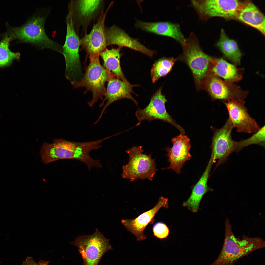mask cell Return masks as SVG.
Masks as SVG:
<instances>
[{
    "mask_svg": "<svg viewBox=\"0 0 265 265\" xmlns=\"http://www.w3.org/2000/svg\"><path fill=\"white\" fill-rule=\"evenodd\" d=\"M98 148V144L96 141L77 142L57 139L52 143H44L40 154L45 164L60 159H72L81 161L89 167L94 160L90 156L89 153Z\"/></svg>",
    "mask_w": 265,
    "mask_h": 265,
    "instance_id": "6da1fadb",
    "label": "cell"
},
{
    "mask_svg": "<svg viewBox=\"0 0 265 265\" xmlns=\"http://www.w3.org/2000/svg\"><path fill=\"white\" fill-rule=\"evenodd\" d=\"M225 227L222 248L217 258L211 265H234L240 258L265 247V241L261 238H250L245 236L241 239L236 238L227 218L225 222Z\"/></svg>",
    "mask_w": 265,
    "mask_h": 265,
    "instance_id": "7a4b0ae2",
    "label": "cell"
},
{
    "mask_svg": "<svg viewBox=\"0 0 265 265\" xmlns=\"http://www.w3.org/2000/svg\"><path fill=\"white\" fill-rule=\"evenodd\" d=\"M183 53L178 58L190 69L197 90L203 89L209 76L213 57L205 53L201 49L196 36L192 32L182 45Z\"/></svg>",
    "mask_w": 265,
    "mask_h": 265,
    "instance_id": "3957f363",
    "label": "cell"
},
{
    "mask_svg": "<svg viewBox=\"0 0 265 265\" xmlns=\"http://www.w3.org/2000/svg\"><path fill=\"white\" fill-rule=\"evenodd\" d=\"M46 17L33 16L25 23L10 30L11 39L29 43L40 49H52L62 54V47L50 39L45 32L44 25Z\"/></svg>",
    "mask_w": 265,
    "mask_h": 265,
    "instance_id": "277c9868",
    "label": "cell"
},
{
    "mask_svg": "<svg viewBox=\"0 0 265 265\" xmlns=\"http://www.w3.org/2000/svg\"><path fill=\"white\" fill-rule=\"evenodd\" d=\"M99 57L89 58L90 62L85 68V72L82 78L80 80L72 85L75 88L85 87L86 90L84 93L89 91L92 93V98L87 102L90 107H92L99 99H103L106 92L105 84L113 75L101 65Z\"/></svg>",
    "mask_w": 265,
    "mask_h": 265,
    "instance_id": "5b68a950",
    "label": "cell"
},
{
    "mask_svg": "<svg viewBox=\"0 0 265 265\" xmlns=\"http://www.w3.org/2000/svg\"><path fill=\"white\" fill-rule=\"evenodd\" d=\"M142 147L133 146L126 151L129 155V160L128 163L122 166L121 175L123 178L131 182L138 179L152 180L158 170L155 159L152 158L151 154L144 153Z\"/></svg>",
    "mask_w": 265,
    "mask_h": 265,
    "instance_id": "8992f818",
    "label": "cell"
},
{
    "mask_svg": "<svg viewBox=\"0 0 265 265\" xmlns=\"http://www.w3.org/2000/svg\"><path fill=\"white\" fill-rule=\"evenodd\" d=\"M66 35L62 46V54L66 64L65 76L72 85L78 81L79 78L82 75L79 54L80 39L74 28L71 18H66Z\"/></svg>",
    "mask_w": 265,
    "mask_h": 265,
    "instance_id": "52a82bcc",
    "label": "cell"
},
{
    "mask_svg": "<svg viewBox=\"0 0 265 265\" xmlns=\"http://www.w3.org/2000/svg\"><path fill=\"white\" fill-rule=\"evenodd\" d=\"M104 1L99 0H71L68 4L67 16L70 17L75 31L79 35L82 28L83 36L87 33L90 24L98 19L104 11Z\"/></svg>",
    "mask_w": 265,
    "mask_h": 265,
    "instance_id": "ba28073f",
    "label": "cell"
},
{
    "mask_svg": "<svg viewBox=\"0 0 265 265\" xmlns=\"http://www.w3.org/2000/svg\"><path fill=\"white\" fill-rule=\"evenodd\" d=\"M71 244L78 247L83 265H98L105 253L112 249L109 240L97 229L93 234L77 238Z\"/></svg>",
    "mask_w": 265,
    "mask_h": 265,
    "instance_id": "9c48e42d",
    "label": "cell"
},
{
    "mask_svg": "<svg viewBox=\"0 0 265 265\" xmlns=\"http://www.w3.org/2000/svg\"><path fill=\"white\" fill-rule=\"evenodd\" d=\"M191 4L200 18L206 20L213 17L236 19L242 3L236 0H192Z\"/></svg>",
    "mask_w": 265,
    "mask_h": 265,
    "instance_id": "30bf717a",
    "label": "cell"
},
{
    "mask_svg": "<svg viewBox=\"0 0 265 265\" xmlns=\"http://www.w3.org/2000/svg\"><path fill=\"white\" fill-rule=\"evenodd\" d=\"M111 2L106 10L103 11L93 24L90 32L84 34L80 39L81 50L86 52L85 63L88 57L99 56L101 53L107 48L105 32V23L107 14L112 6Z\"/></svg>",
    "mask_w": 265,
    "mask_h": 265,
    "instance_id": "8fae6325",
    "label": "cell"
},
{
    "mask_svg": "<svg viewBox=\"0 0 265 265\" xmlns=\"http://www.w3.org/2000/svg\"><path fill=\"white\" fill-rule=\"evenodd\" d=\"M203 89L208 92L212 99L222 100L224 101L232 100L244 101L248 93L233 83L213 75L208 77Z\"/></svg>",
    "mask_w": 265,
    "mask_h": 265,
    "instance_id": "7c38bea8",
    "label": "cell"
},
{
    "mask_svg": "<svg viewBox=\"0 0 265 265\" xmlns=\"http://www.w3.org/2000/svg\"><path fill=\"white\" fill-rule=\"evenodd\" d=\"M160 87L152 97L148 105L143 109L138 108L135 115L139 123L143 120L149 121L155 120H162L169 123L177 128L184 134L183 129L177 124L167 112L165 103L167 100L162 93Z\"/></svg>",
    "mask_w": 265,
    "mask_h": 265,
    "instance_id": "4fadbf2b",
    "label": "cell"
},
{
    "mask_svg": "<svg viewBox=\"0 0 265 265\" xmlns=\"http://www.w3.org/2000/svg\"><path fill=\"white\" fill-rule=\"evenodd\" d=\"M228 112V118L233 128L239 133H254L260 127L248 113L244 101L232 100L222 101Z\"/></svg>",
    "mask_w": 265,
    "mask_h": 265,
    "instance_id": "5bb4252c",
    "label": "cell"
},
{
    "mask_svg": "<svg viewBox=\"0 0 265 265\" xmlns=\"http://www.w3.org/2000/svg\"><path fill=\"white\" fill-rule=\"evenodd\" d=\"M233 128L228 118L221 128L212 127L214 135L211 145V156L214 162L218 160L220 164L226 160L228 156L235 151L236 141L232 136Z\"/></svg>",
    "mask_w": 265,
    "mask_h": 265,
    "instance_id": "9a60e30c",
    "label": "cell"
},
{
    "mask_svg": "<svg viewBox=\"0 0 265 265\" xmlns=\"http://www.w3.org/2000/svg\"><path fill=\"white\" fill-rule=\"evenodd\" d=\"M172 142L173 146L166 147L165 149L170 163L169 166L166 168L172 169L179 174L185 163L191 158L190 141L187 136L181 133L173 138Z\"/></svg>",
    "mask_w": 265,
    "mask_h": 265,
    "instance_id": "2e32d148",
    "label": "cell"
},
{
    "mask_svg": "<svg viewBox=\"0 0 265 265\" xmlns=\"http://www.w3.org/2000/svg\"><path fill=\"white\" fill-rule=\"evenodd\" d=\"M107 82L105 98L100 104V107L104 105L106 101V103L104 105L99 117L95 124L97 123L101 119L107 108L115 101L123 98H127L132 100L137 106L138 105L137 101L131 95L132 93H134L133 88L138 86V85L131 84L129 82L124 81L113 75Z\"/></svg>",
    "mask_w": 265,
    "mask_h": 265,
    "instance_id": "e0dca14e",
    "label": "cell"
},
{
    "mask_svg": "<svg viewBox=\"0 0 265 265\" xmlns=\"http://www.w3.org/2000/svg\"><path fill=\"white\" fill-rule=\"evenodd\" d=\"M168 198L160 197L157 203L153 208L135 218L122 219L121 223L128 231L136 236L137 240L145 239L146 236L144 233L145 228L148 224L154 222V217L160 208L168 207Z\"/></svg>",
    "mask_w": 265,
    "mask_h": 265,
    "instance_id": "ac0fdd59",
    "label": "cell"
},
{
    "mask_svg": "<svg viewBox=\"0 0 265 265\" xmlns=\"http://www.w3.org/2000/svg\"><path fill=\"white\" fill-rule=\"evenodd\" d=\"M105 32L107 46L116 45L121 48L127 47L150 57L152 56L155 53L154 51L147 48L137 40L131 37L115 25L110 27L105 26Z\"/></svg>",
    "mask_w": 265,
    "mask_h": 265,
    "instance_id": "d6986e66",
    "label": "cell"
},
{
    "mask_svg": "<svg viewBox=\"0 0 265 265\" xmlns=\"http://www.w3.org/2000/svg\"><path fill=\"white\" fill-rule=\"evenodd\" d=\"M135 26L146 31L172 38L181 45L186 40L181 31L179 25L177 24L168 22H148L138 20Z\"/></svg>",
    "mask_w": 265,
    "mask_h": 265,
    "instance_id": "ffe728a7",
    "label": "cell"
},
{
    "mask_svg": "<svg viewBox=\"0 0 265 265\" xmlns=\"http://www.w3.org/2000/svg\"><path fill=\"white\" fill-rule=\"evenodd\" d=\"M235 19L254 28L265 35V17L252 2H243Z\"/></svg>",
    "mask_w": 265,
    "mask_h": 265,
    "instance_id": "44dd1931",
    "label": "cell"
},
{
    "mask_svg": "<svg viewBox=\"0 0 265 265\" xmlns=\"http://www.w3.org/2000/svg\"><path fill=\"white\" fill-rule=\"evenodd\" d=\"M244 71L243 68H237L222 58L213 57L211 62L209 76H216L222 78L226 81L233 83L242 80Z\"/></svg>",
    "mask_w": 265,
    "mask_h": 265,
    "instance_id": "7402d4cb",
    "label": "cell"
},
{
    "mask_svg": "<svg viewBox=\"0 0 265 265\" xmlns=\"http://www.w3.org/2000/svg\"><path fill=\"white\" fill-rule=\"evenodd\" d=\"M214 162L211 157L207 167L199 180L195 185L191 195L183 205L193 212H197L201 200L204 194L210 190L207 185L212 165Z\"/></svg>",
    "mask_w": 265,
    "mask_h": 265,
    "instance_id": "603a6c76",
    "label": "cell"
},
{
    "mask_svg": "<svg viewBox=\"0 0 265 265\" xmlns=\"http://www.w3.org/2000/svg\"><path fill=\"white\" fill-rule=\"evenodd\" d=\"M121 48H107L100 53V56L103 62V66L112 74L119 78L123 81L128 82L125 78L121 70L120 59L122 55L120 53Z\"/></svg>",
    "mask_w": 265,
    "mask_h": 265,
    "instance_id": "cb8c5ba5",
    "label": "cell"
},
{
    "mask_svg": "<svg viewBox=\"0 0 265 265\" xmlns=\"http://www.w3.org/2000/svg\"><path fill=\"white\" fill-rule=\"evenodd\" d=\"M216 45L224 55L235 65L240 63L242 54L236 42L228 37L222 29Z\"/></svg>",
    "mask_w": 265,
    "mask_h": 265,
    "instance_id": "d4e9b609",
    "label": "cell"
},
{
    "mask_svg": "<svg viewBox=\"0 0 265 265\" xmlns=\"http://www.w3.org/2000/svg\"><path fill=\"white\" fill-rule=\"evenodd\" d=\"M177 60L173 57H164L156 61L151 71L152 83H155L159 78L166 76L170 72Z\"/></svg>",
    "mask_w": 265,
    "mask_h": 265,
    "instance_id": "484cf974",
    "label": "cell"
},
{
    "mask_svg": "<svg viewBox=\"0 0 265 265\" xmlns=\"http://www.w3.org/2000/svg\"><path fill=\"white\" fill-rule=\"evenodd\" d=\"M10 37L6 36L0 42V68L10 65L15 60L19 59V53L11 51L9 48Z\"/></svg>",
    "mask_w": 265,
    "mask_h": 265,
    "instance_id": "4316f807",
    "label": "cell"
},
{
    "mask_svg": "<svg viewBox=\"0 0 265 265\" xmlns=\"http://www.w3.org/2000/svg\"><path fill=\"white\" fill-rule=\"evenodd\" d=\"M265 126L261 128L250 137L236 142L235 151L238 152L244 147L252 144H257L264 147L265 146Z\"/></svg>",
    "mask_w": 265,
    "mask_h": 265,
    "instance_id": "83f0119b",
    "label": "cell"
},
{
    "mask_svg": "<svg viewBox=\"0 0 265 265\" xmlns=\"http://www.w3.org/2000/svg\"><path fill=\"white\" fill-rule=\"evenodd\" d=\"M153 230L154 236L160 239L166 238L169 234L168 227L165 224L161 222H158L154 224Z\"/></svg>",
    "mask_w": 265,
    "mask_h": 265,
    "instance_id": "f1b7e54d",
    "label": "cell"
},
{
    "mask_svg": "<svg viewBox=\"0 0 265 265\" xmlns=\"http://www.w3.org/2000/svg\"><path fill=\"white\" fill-rule=\"evenodd\" d=\"M49 262L46 261L42 260H40L38 262L36 263L31 257H28L24 261L22 265H48Z\"/></svg>",
    "mask_w": 265,
    "mask_h": 265,
    "instance_id": "f546056e",
    "label": "cell"
},
{
    "mask_svg": "<svg viewBox=\"0 0 265 265\" xmlns=\"http://www.w3.org/2000/svg\"></svg>",
    "mask_w": 265,
    "mask_h": 265,
    "instance_id": "4dcf8cb0",
    "label": "cell"
}]
</instances>
